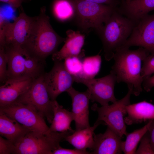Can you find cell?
Returning a JSON list of instances; mask_svg holds the SVG:
<instances>
[{
  "label": "cell",
  "instance_id": "obj_1",
  "mask_svg": "<svg viewBox=\"0 0 154 154\" xmlns=\"http://www.w3.org/2000/svg\"><path fill=\"white\" fill-rule=\"evenodd\" d=\"M149 54L141 47L135 50L121 47L116 51L113 58L114 62L111 71L115 74L117 82L125 83L128 90L136 96H138L143 90L142 63Z\"/></svg>",
  "mask_w": 154,
  "mask_h": 154
},
{
  "label": "cell",
  "instance_id": "obj_2",
  "mask_svg": "<svg viewBox=\"0 0 154 154\" xmlns=\"http://www.w3.org/2000/svg\"><path fill=\"white\" fill-rule=\"evenodd\" d=\"M66 38L59 35L50 23L46 7L41 8L36 19L29 37L23 49L29 55L45 62L46 58L56 52Z\"/></svg>",
  "mask_w": 154,
  "mask_h": 154
},
{
  "label": "cell",
  "instance_id": "obj_3",
  "mask_svg": "<svg viewBox=\"0 0 154 154\" xmlns=\"http://www.w3.org/2000/svg\"><path fill=\"white\" fill-rule=\"evenodd\" d=\"M117 7L98 33L107 61L113 58L116 51L124 44L136 23L119 12Z\"/></svg>",
  "mask_w": 154,
  "mask_h": 154
},
{
  "label": "cell",
  "instance_id": "obj_4",
  "mask_svg": "<svg viewBox=\"0 0 154 154\" xmlns=\"http://www.w3.org/2000/svg\"><path fill=\"white\" fill-rule=\"evenodd\" d=\"M8 57V79H34L45 73L46 62L32 56L23 49L6 44Z\"/></svg>",
  "mask_w": 154,
  "mask_h": 154
},
{
  "label": "cell",
  "instance_id": "obj_5",
  "mask_svg": "<svg viewBox=\"0 0 154 154\" xmlns=\"http://www.w3.org/2000/svg\"><path fill=\"white\" fill-rule=\"evenodd\" d=\"M73 132H50L43 133L30 131L14 144V154H52L60 142Z\"/></svg>",
  "mask_w": 154,
  "mask_h": 154
},
{
  "label": "cell",
  "instance_id": "obj_6",
  "mask_svg": "<svg viewBox=\"0 0 154 154\" xmlns=\"http://www.w3.org/2000/svg\"><path fill=\"white\" fill-rule=\"evenodd\" d=\"M73 1L78 26L84 31L94 29L98 33L117 7L83 0Z\"/></svg>",
  "mask_w": 154,
  "mask_h": 154
},
{
  "label": "cell",
  "instance_id": "obj_7",
  "mask_svg": "<svg viewBox=\"0 0 154 154\" xmlns=\"http://www.w3.org/2000/svg\"><path fill=\"white\" fill-rule=\"evenodd\" d=\"M43 75L34 79L15 102L31 107L51 123L53 117V101L46 86Z\"/></svg>",
  "mask_w": 154,
  "mask_h": 154
},
{
  "label": "cell",
  "instance_id": "obj_8",
  "mask_svg": "<svg viewBox=\"0 0 154 154\" xmlns=\"http://www.w3.org/2000/svg\"><path fill=\"white\" fill-rule=\"evenodd\" d=\"M131 94V91L128 90L124 97L110 105L99 107L96 104H94L92 109L97 112L98 115L96 121L104 122L121 137L123 135H126L127 132L124 121V117L127 114L125 107L130 104Z\"/></svg>",
  "mask_w": 154,
  "mask_h": 154
},
{
  "label": "cell",
  "instance_id": "obj_9",
  "mask_svg": "<svg viewBox=\"0 0 154 154\" xmlns=\"http://www.w3.org/2000/svg\"><path fill=\"white\" fill-rule=\"evenodd\" d=\"M0 112L16 120L31 131L43 133L50 132L44 118L29 105L15 102L0 107Z\"/></svg>",
  "mask_w": 154,
  "mask_h": 154
},
{
  "label": "cell",
  "instance_id": "obj_10",
  "mask_svg": "<svg viewBox=\"0 0 154 154\" xmlns=\"http://www.w3.org/2000/svg\"><path fill=\"white\" fill-rule=\"evenodd\" d=\"M75 82L82 83L88 88L92 102H96L102 106L109 105L117 100L114 93L115 85L117 82L116 76L111 70L110 73L103 77L91 79H77Z\"/></svg>",
  "mask_w": 154,
  "mask_h": 154
},
{
  "label": "cell",
  "instance_id": "obj_11",
  "mask_svg": "<svg viewBox=\"0 0 154 154\" xmlns=\"http://www.w3.org/2000/svg\"><path fill=\"white\" fill-rule=\"evenodd\" d=\"M23 10L13 23H6L4 29L5 44L22 49L29 37L36 19V17L28 16Z\"/></svg>",
  "mask_w": 154,
  "mask_h": 154
},
{
  "label": "cell",
  "instance_id": "obj_12",
  "mask_svg": "<svg viewBox=\"0 0 154 154\" xmlns=\"http://www.w3.org/2000/svg\"><path fill=\"white\" fill-rule=\"evenodd\" d=\"M51 70L43 75L44 81L52 100L72 87L74 77L66 69L62 61H54Z\"/></svg>",
  "mask_w": 154,
  "mask_h": 154
},
{
  "label": "cell",
  "instance_id": "obj_13",
  "mask_svg": "<svg viewBox=\"0 0 154 154\" xmlns=\"http://www.w3.org/2000/svg\"><path fill=\"white\" fill-rule=\"evenodd\" d=\"M133 46L143 47L151 54H154V14H148L138 21L121 47L129 48Z\"/></svg>",
  "mask_w": 154,
  "mask_h": 154
},
{
  "label": "cell",
  "instance_id": "obj_14",
  "mask_svg": "<svg viewBox=\"0 0 154 154\" xmlns=\"http://www.w3.org/2000/svg\"><path fill=\"white\" fill-rule=\"evenodd\" d=\"M66 92L72 99L71 112L75 122L76 130L90 127L89 106L90 96L88 90L80 92L72 87Z\"/></svg>",
  "mask_w": 154,
  "mask_h": 154
},
{
  "label": "cell",
  "instance_id": "obj_15",
  "mask_svg": "<svg viewBox=\"0 0 154 154\" xmlns=\"http://www.w3.org/2000/svg\"><path fill=\"white\" fill-rule=\"evenodd\" d=\"M94 136V144L90 154H119L122 153L121 137L114 131L107 127L103 133Z\"/></svg>",
  "mask_w": 154,
  "mask_h": 154
},
{
  "label": "cell",
  "instance_id": "obj_16",
  "mask_svg": "<svg viewBox=\"0 0 154 154\" xmlns=\"http://www.w3.org/2000/svg\"><path fill=\"white\" fill-rule=\"evenodd\" d=\"M67 37L62 48L52 55L54 61H62L71 56H77L82 58L85 55L82 48L84 45L85 36L79 31L69 29L66 32Z\"/></svg>",
  "mask_w": 154,
  "mask_h": 154
},
{
  "label": "cell",
  "instance_id": "obj_17",
  "mask_svg": "<svg viewBox=\"0 0 154 154\" xmlns=\"http://www.w3.org/2000/svg\"><path fill=\"white\" fill-rule=\"evenodd\" d=\"M34 79H8L0 87V107L15 102L29 88Z\"/></svg>",
  "mask_w": 154,
  "mask_h": 154
},
{
  "label": "cell",
  "instance_id": "obj_18",
  "mask_svg": "<svg viewBox=\"0 0 154 154\" xmlns=\"http://www.w3.org/2000/svg\"><path fill=\"white\" fill-rule=\"evenodd\" d=\"M117 11L136 23L142 18L154 10V0H131L126 3L121 1Z\"/></svg>",
  "mask_w": 154,
  "mask_h": 154
},
{
  "label": "cell",
  "instance_id": "obj_19",
  "mask_svg": "<svg viewBox=\"0 0 154 154\" xmlns=\"http://www.w3.org/2000/svg\"><path fill=\"white\" fill-rule=\"evenodd\" d=\"M125 108L127 116L124 121L128 125L154 119V105L145 101L130 104Z\"/></svg>",
  "mask_w": 154,
  "mask_h": 154
},
{
  "label": "cell",
  "instance_id": "obj_20",
  "mask_svg": "<svg viewBox=\"0 0 154 154\" xmlns=\"http://www.w3.org/2000/svg\"><path fill=\"white\" fill-rule=\"evenodd\" d=\"M30 131L17 121L0 112V134L14 144Z\"/></svg>",
  "mask_w": 154,
  "mask_h": 154
},
{
  "label": "cell",
  "instance_id": "obj_21",
  "mask_svg": "<svg viewBox=\"0 0 154 154\" xmlns=\"http://www.w3.org/2000/svg\"><path fill=\"white\" fill-rule=\"evenodd\" d=\"M101 123V122L96 121L92 126L75 130L67 135L64 140L69 142L75 148L84 151L89 149L91 150L94 144V131Z\"/></svg>",
  "mask_w": 154,
  "mask_h": 154
},
{
  "label": "cell",
  "instance_id": "obj_22",
  "mask_svg": "<svg viewBox=\"0 0 154 154\" xmlns=\"http://www.w3.org/2000/svg\"><path fill=\"white\" fill-rule=\"evenodd\" d=\"M53 117L49 127V131L63 132L75 131L70 127L74 120L71 112L64 108L56 100L53 101Z\"/></svg>",
  "mask_w": 154,
  "mask_h": 154
},
{
  "label": "cell",
  "instance_id": "obj_23",
  "mask_svg": "<svg viewBox=\"0 0 154 154\" xmlns=\"http://www.w3.org/2000/svg\"><path fill=\"white\" fill-rule=\"evenodd\" d=\"M151 120H149L142 128L135 130L131 133H127L125 135V140L122 141L121 144L122 150L124 154H135L137 145L147 131Z\"/></svg>",
  "mask_w": 154,
  "mask_h": 154
},
{
  "label": "cell",
  "instance_id": "obj_24",
  "mask_svg": "<svg viewBox=\"0 0 154 154\" xmlns=\"http://www.w3.org/2000/svg\"><path fill=\"white\" fill-rule=\"evenodd\" d=\"M52 9L54 16L61 21H68L75 15V10L73 1L54 0Z\"/></svg>",
  "mask_w": 154,
  "mask_h": 154
},
{
  "label": "cell",
  "instance_id": "obj_25",
  "mask_svg": "<svg viewBox=\"0 0 154 154\" xmlns=\"http://www.w3.org/2000/svg\"><path fill=\"white\" fill-rule=\"evenodd\" d=\"M102 63L101 56L99 54L88 56L84 58L82 60V71L80 78H82L91 79L94 77L99 72Z\"/></svg>",
  "mask_w": 154,
  "mask_h": 154
},
{
  "label": "cell",
  "instance_id": "obj_26",
  "mask_svg": "<svg viewBox=\"0 0 154 154\" xmlns=\"http://www.w3.org/2000/svg\"><path fill=\"white\" fill-rule=\"evenodd\" d=\"M81 59L74 56L68 57L64 59V66L68 72L74 77V80L80 78L82 74V61Z\"/></svg>",
  "mask_w": 154,
  "mask_h": 154
},
{
  "label": "cell",
  "instance_id": "obj_27",
  "mask_svg": "<svg viewBox=\"0 0 154 154\" xmlns=\"http://www.w3.org/2000/svg\"><path fill=\"white\" fill-rule=\"evenodd\" d=\"M7 63L8 57L5 46H0V82L2 84L8 79Z\"/></svg>",
  "mask_w": 154,
  "mask_h": 154
},
{
  "label": "cell",
  "instance_id": "obj_28",
  "mask_svg": "<svg viewBox=\"0 0 154 154\" xmlns=\"http://www.w3.org/2000/svg\"><path fill=\"white\" fill-rule=\"evenodd\" d=\"M154 73V54H149L143 62L141 74L143 80Z\"/></svg>",
  "mask_w": 154,
  "mask_h": 154
},
{
  "label": "cell",
  "instance_id": "obj_29",
  "mask_svg": "<svg viewBox=\"0 0 154 154\" xmlns=\"http://www.w3.org/2000/svg\"><path fill=\"white\" fill-rule=\"evenodd\" d=\"M135 154H154V151L152 148L147 131L141 140L140 145Z\"/></svg>",
  "mask_w": 154,
  "mask_h": 154
},
{
  "label": "cell",
  "instance_id": "obj_30",
  "mask_svg": "<svg viewBox=\"0 0 154 154\" xmlns=\"http://www.w3.org/2000/svg\"><path fill=\"white\" fill-rule=\"evenodd\" d=\"M15 149L14 143L7 139L0 137V154H14Z\"/></svg>",
  "mask_w": 154,
  "mask_h": 154
},
{
  "label": "cell",
  "instance_id": "obj_31",
  "mask_svg": "<svg viewBox=\"0 0 154 154\" xmlns=\"http://www.w3.org/2000/svg\"><path fill=\"white\" fill-rule=\"evenodd\" d=\"M90 153L75 148L67 149L62 147L60 146L54 150L52 154H90Z\"/></svg>",
  "mask_w": 154,
  "mask_h": 154
},
{
  "label": "cell",
  "instance_id": "obj_32",
  "mask_svg": "<svg viewBox=\"0 0 154 154\" xmlns=\"http://www.w3.org/2000/svg\"><path fill=\"white\" fill-rule=\"evenodd\" d=\"M92 2L98 3L106 4L117 7L121 3V0H78Z\"/></svg>",
  "mask_w": 154,
  "mask_h": 154
},
{
  "label": "cell",
  "instance_id": "obj_33",
  "mask_svg": "<svg viewBox=\"0 0 154 154\" xmlns=\"http://www.w3.org/2000/svg\"><path fill=\"white\" fill-rule=\"evenodd\" d=\"M143 88L147 92L150 91L154 87V75L144 79L143 82Z\"/></svg>",
  "mask_w": 154,
  "mask_h": 154
},
{
  "label": "cell",
  "instance_id": "obj_34",
  "mask_svg": "<svg viewBox=\"0 0 154 154\" xmlns=\"http://www.w3.org/2000/svg\"><path fill=\"white\" fill-rule=\"evenodd\" d=\"M29 0H0V1L9 5L14 8L20 7L22 3Z\"/></svg>",
  "mask_w": 154,
  "mask_h": 154
},
{
  "label": "cell",
  "instance_id": "obj_35",
  "mask_svg": "<svg viewBox=\"0 0 154 154\" xmlns=\"http://www.w3.org/2000/svg\"><path fill=\"white\" fill-rule=\"evenodd\" d=\"M147 131L152 148L154 151V119L151 120Z\"/></svg>",
  "mask_w": 154,
  "mask_h": 154
},
{
  "label": "cell",
  "instance_id": "obj_36",
  "mask_svg": "<svg viewBox=\"0 0 154 154\" xmlns=\"http://www.w3.org/2000/svg\"><path fill=\"white\" fill-rule=\"evenodd\" d=\"M131 0H125V1L126 3H128Z\"/></svg>",
  "mask_w": 154,
  "mask_h": 154
},
{
  "label": "cell",
  "instance_id": "obj_37",
  "mask_svg": "<svg viewBox=\"0 0 154 154\" xmlns=\"http://www.w3.org/2000/svg\"><path fill=\"white\" fill-rule=\"evenodd\" d=\"M121 1H122V0H121Z\"/></svg>",
  "mask_w": 154,
  "mask_h": 154
}]
</instances>
